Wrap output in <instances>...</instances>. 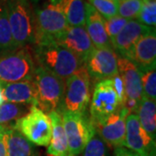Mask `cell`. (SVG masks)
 <instances>
[{
    "instance_id": "cell-24",
    "label": "cell",
    "mask_w": 156,
    "mask_h": 156,
    "mask_svg": "<svg viewBox=\"0 0 156 156\" xmlns=\"http://www.w3.org/2000/svg\"><path fill=\"white\" fill-rule=\"evenodd\" d=\"M17 49L12 38L5 0H0V55Z\"/></svg>"
},
{
    "instance_id": "cell-25",
    "label": "cell",
    "mask_w": 156,
    "mask_h": 156,
    "mask_svg": "<svg viewBox=\"0 0 156 156\" xmlns=\"http://www.w3.org/2000/svg\"><path fill=\"white\" fill-rule=\"evenodd\" d=\"M143 90V96L156 101V70L155 66L150 68H138Z\"/></svg>"
},
{
    "instance_id": "cell-12",
    "label": "cell",
    "mask_w": 156,
    "mask_h": 156,
    "mask_svg": "<svg viewBox=\"0 0 156 156\" xmlns=\"http://www.w3.org/2000/svg\"><path fill=\"white\" fill-rule=\"evenodd\" d=\"M124 147L139 156H155V140L141 127L135 114H129L126 118Z\"/></svg>"
},
{
    "instance_id": "cell-16",
    "label": "cell",
    "mask_w": 156,
    "mask_h": 156,
    "mask_svg": "<svg viewBox=\"0 0 156 156\" xmlns=\"http://www.w3.org/2000/svg\"><path fill=\"white\" fill-rule=\"evenodd\" d=\"M123 57H126L129 61L132 62L137 68H150L155 66V30L142 37Z\"/></svg>"
},
{
    "instance_id": "cell-11",
    "label": "cell",
    "mask_w": 156,
    "mask_h": 156,
    "mask_svg": "<svg viewBox=\"0 0 156 156\" xmlns=\"http://www.w3.org/2000/svg\"><path fill=\"white\" fill-rule=\"evenodd\" d=\"M129 115L128 109L122 107L101 122L92 123L95 133L108 145L120 147H124L126 136V118Z\"/></svg>"
},
{
    "instance_id": "cell-1",
    "label": "cell",
    "mask_w": 156,
    "mask_h": 156,
    "mask_svg": "<svg viewBox=\"0 0 156 156\" xmlns=\"http://www.w3.org/2000/svg\"><path fill=\"white\" fill-rule=\"evenodd\" d=\"M34 56L37 65L66 81L83 63L55 41L35 44Z\"/></svg>"
},
{
    "instance_id": "cell-31",
    "label": "cell",
    "mask_w": 156,
    "mask_h": 156,
    "mask_svg": "<svg viewBox=\"0 0 156 156\" xmlns=\"http://www.w3.org/2000/svg\"><path fill=\"white\" fill-rule=\"evenodd\" d=\"M114 156H139L137 154H135L133 151L129 150L127 147H115Z\"/></svg>"
},
{
    "instance_id": "cell-33",
    "label": "cell",
    "mask_w": 156,
    "mask_h": 156,
    "mask_svg": "<svg viewBox=\"0 0 156 156\" xmlns=\"http://www.w3.org/2000/svg\"><path fill=\"white\" fill-rule=\"evenodd\" d=\"M4 102V99H3V95H2V86H1V83H0V105Z\"/></svg>"
},
{
    "instance_id": "cell-27",
    "label": "cell",
    "mask_w": 156,
    "mask_h": 156,
    "mask_svg": "<svg viewBox=\"0 0 156 156\" xmlns=\"http://www.w3.org/2000/svg\"><path fill=\"white\" fill-rule=\"evenodd\" d=\"M136 18L140 23L155 28L156 0H142V6Z\"/></svg>"
},
{
    "instance_id": "cell-13",
    "label": "cell",
    "mask_w": 156,
    "mask_h": 156,
    "mask_svg": "<svg viewBox=\"0 0 156 156\" xmlns=\"http://www.w3.org/2000/svg\"><path fill=\"white\" fill-rule=\"evenodd\" d=\"M56 43L69 50L83 64L91 51L95 49L85 26H69L67 30L57 38Z\"/></svg>"
},
{
    "instance_id": "cell-26",
    "label": "cell",
    "mask_w": 156,
    "mask_h": 156,
    "mask_svg": "<svg viewBox=\"0 0 156 156\" xmlns=\"http://www.w3.org/2000/svg\"><path fill=\"white\" fill-rule=\"evenodd\" d=\"M117 15L128 20L136 18L142 6V0H117Z\"/></svg>"
},
{
    "instance_id": "cell-2",
    "label": "cell",
    "mask_w": 156,
    "mask_h": 156,
    "mask_svg": "<svg viewBox=\"0 0 156 156\" xmlns=\"http://www.w3.org/2000/svg\"><path fill=\"white\" fill-rule=\"evenodd\" d=\"M12 38L17 48L34 45L36 18L29 0H5Z\"/></svg>"
},
{
    "instance_id": "cell-35",
    "label": "cell",
    "mask_w": 156,
    "mask_h": 156,
    "mask_svg": "<svg viewBox=\"0 0 156 156\" xmlns=\"http://www.w3.org/2000/svg\"><path fill=\"white\" fill-rule=\"evenodd\" d=\"M111 1H114V2H116L117 0H111Z\"/></svg>"
},
{
    "instance_id": "cell-15",
    "label": "cell",
    "mask_w": 156,
    "mask_h": 156,
    "mask_svg": "<svg viewBox=\"0 0 156 156\" xmlns=\"http://www.w3.org/2000/svg\"><path fill=\"white\" fill-rule=\"evenodd\" d=\"M118 74L122 80L127 99L140 102L143 90L138 68L126 57L118 56Z\"/></svg>"
},
{
    "instance_id": "cell-30",
    "label": "cell",
    "mask_w": 156,
    "mask_h": 156,
    "mask_svg": "<svg viewBox=\"0 0 156 156\" xmlns=\"http://www.w3.org/2000/svg\"><path fill=\"white\" fill-rule=\"evenodd\" d=\"M128 21V19H125L118 15L115 17L107 18V19L104 18L105 30L108 35V37L109 38L110 41L122 30Z\"/></svg>"
},
{
    "instance_id": "cell-4",
    "label": "cell",
    "mask_w": 156,
    "mask_h": 156,
    "mask_svg": "<svg viewBox=\"0 0 156 156\" xmlns=\"http://www.w3.org/2000/svg\"><path fill=\"white\" fill-rule=\"evenodd\" d=\"M33 82L37 90V107L47 115L54 110H60L65 81L37 65Z\"/></svg>"
},
{
    "instance_id": "cell-9",
    "label": "cell",
    "mask_w": 156,
    "mask_h": 156,
    "mask_svg": "<svg viewBox=\"0 0 156 156\" xmlns=\"http://www.w3.org/2000/svg\"><path fill=\"white\" fill-rule=\"evenodd\" d=\"M122 107L112 79H105L95 83L90 103L91 122H101Z\"/></svg>"
},
{
    "instance_id": "cell-21",
    "label": "cell",
    "mask_w": 156,
    "mask_h": 156,
    "mask_svg": "<svg viewBox=\"0 0 156 156\" xmlns=\"http://www.w3.org/2000/svg\"><path fill=\"white\" fill-rule=\"evenodd\" d=\"M67 20L69 26H85V3L83 0H53Z\"/></svg>"
},
{
    "instance_id": "cell-32",
    "label": "cell",
    "mask_w": 156,
    "mask_h": 156,
    "mask_svg": "<svg viewBox=\"0 0 156 156\" xmlns=\"http://www.w3.org/2000/svg\"><path fill=\"white\" fill-rule=\"evenodd\" d=\"M0 156H6L5 154V147L4 145V142L0 137Z\"/></svg>"
},
{
    "instance_id": "cell-8",
    "label": "cell",
    "mask_w": 156,
    "mask_h": 156,
    "mask_svg": "<svg viewBox=\"0 0 156 156\" xmlns=\"http://www.w3.org/2000/svg\"><path fill=\"white\" fill-rule=\"evenodd\" d=\"M61 115L69 156L79 155L87 143L95 136V128L90 119H87L84 115L68 111H62Z\"/></svg>"
},
{
    "instance_id": "cell-34",
    "label": "cell",
    "mask_w": 156,
    "mask_h": 156,
    "mask_svg": "<svg viewBox=\"0 0 156 156\" xmlns=\"http://www.w3.org/2000/svg\"><path fill=\"white\" fill-rule=\"evenodd\" d=\"M32 2H38L40 0H31ZM47 1H53V0H47Z\"/></svg>"
},
{
    "instance_id": "cell-5",
    "label": "cell",
    "mask_w": 156,
    "mask_h": 156,
    "mask_svg": "<svg viewBox=\"0 0 156 156\" xmlns=\"http://www.w3.org/2000/svg\"><path fill=\"white\" fill-rule=\"evenodd\" d=\"M34 11L36 18L35 44L50 41L56 42L69 27L64 15L55 3L46 1L43 6L34 8Z\"/></svg>"
},
{
    "instance_id": "cell-3",
    "label": "cell",
    "mask_w": 156,
    "mask_h": 156,
    "mask_svg": "<svg viewBox=\"0 0 156 156\" xmlns=\"http://www.w3.org/2000/svg\"><path fill=\"white\" fill-rule=\"evenodd\" d=\"M37 62L33 47L27 45L0 55V83H13L33 79Z\"/></svg>"
},
{
    "instance_id": "cell-10",
    "label": "cell",
    "mask_w": 156,
    "mask_h": 156,
    "mask_svg": "<svg viewBox=\"0 0 156 156\" xmlns=\"http://www.w3.org/2000/svg\"><path fill=\"white\" fill-rule=\"evenodd\" d=\"M83 65L95 81L111 79L118 74V55L112 48H95Z\"/></svg>"
},
{
    "instance_id": "cell-20",
    "label": "cell",
    "mask_w": 156,
    "mask_h": 156,
    "mask_svg": "<svg viewBox=\"0 0 156 156\" xmlns=\"http://www.w3.org/2000/svg\"><path fill=\"white\" fill-rule=\"evenodd\" d=\"M48 115L51 122L52 134L47 148V154L48 156H69L61 112L54 110L49 113Z\"/></svg>"
},
{
    "instance_id": "cell-18",
    "label": "cell",
    "mask_w": 156,
    "mask_h": 156,
    "mask_svg": "<svg viewBox=\"0 0 156 156\" xmlns=\"http://www.w3.org/2000/svg\"><path fill=\"white\" fill-rule=\"evenodd\" d=\"M85 28L95 48H112L105 30L104 17L89 3H85Z\"/></svg>"
},
{
    "instance_id": "cell-28",
    "label": "cell",
    "mask_w": 156,
    "mask_h": 156,
    "mask_svg": "<svg viewBox=\"0 0 156 156\" xmlns=\"http://www.w3.org/2000/svg\"><path fill=\"white\" fill-rule=\"evenodd\" d=\"M89 4L93 6L105 19L117 16V4L111 0H88Z\"/></svg>"
},
{
    "instance_id": "cell-19",
    "label": "cell",
    "mask_w": 156,
    "mask_h": 156,
    "mask_svg": "<svg viewBox=\"0 0 156 156\" xmlns=\"http://www.w3.org/2000/svg\"><path fill=\"white\" fill-rule=\"evenodd\" d=\"M0 137L5 147L6 156H37L34 144L15 128L0 126Z\"/></svg>"
},
{
    "instance_id": "cell-14",
    "label": "cell",
    "mask_w": 156,
    "mask_h": 156,
    "mask_svg": "<svg viewBox=\"0 0 156 156\" xmlns=\"http://www.w3.org/2000/svg\"><path fill=\"white\" fill-rule=\"evenodd\" d=\"M154 30L155 28L144 25L137 20H128L122 30L110 41L112 48L119 51L120 56H124L142 37Z\"/></svg>"
},
{
    "instance_id": "cell-7",
    "label": "cell",
    "mask_w": 156,
    "mask_h": 156,
    "mask_svg": "<svg viewBox=\"0 0 156 156\" xmlns=\"http://www.w3.org/2000/svg\"><path fill=\"white\" fill-rule=\"evenodd\" d=\"M13 128L19 131L34 145L48 147L50 144L52 134L50 117L37 106L31 107Z\"/></svg>"
},
{
    "instance_id": "cell-6",
    "label": "cell",
    "mask_w": 156,
    "mask_h": 156,
    "mask_svg": "<svg viewBox=\"0 0 156 156\" xmlns=\"http://www.w3.org/2000/svg\"><path fill=\"white\" fill-rule=\"evenodd\" d=\"M90 101V76L84 65L65 81L62 111L85 115Z\"/></svg>"
},
{
    "instance_id": "cell-22",
    "label": "cell",
    "mask_w": 156,
    "mask_h": 156,
    "mask_svg": "<svg viewBox=\"0 0 156 156\" xmlns=\"http://www.w3.org/2000/svg\"><path fill=\"white\" fill-rule=\"evenodd\" d=\"M137 116L141 127L147 134L155 140L156 136V102L142 97L137 109Z\"/></svg>"
},
{
    "instance_id": "cell-23",
    "label": "cell",
    "mask_w": 156,
    "mask_h": 156,
    "mask_svg": "<svg viewBox=\"0 0 156 156\" xmlns=\"http://www.w3.org/2000/svg\"><path fill=\"white\" fill-rule=\"evenodd\" d=\"M32 106L4 101L0 105V126L14 128L18 120L23 117Z\"/></svg>"
},
{
    "instance_id": "cell-17",
    "label": "cell",
    "mask_w": 156,
    "mask_h": 156,
    "mask_svg": "<svg viewBox=\"0 0 156 156\" xmlns=\"http://www.w3.org/2000/svg\"><path fill=\"white\" fill-rule=\"evenodd\" d=\"M4 101L37 106V90L31 80L13 83H1Z\"/></svg>"
},
{
    "instance_id": "cell-29",
    "label": "cell",
    "mask_w": 156,
    "mask_h": 156,
    "mask_svg": "<svg viewBox=\"0 0 156 156\" xmlns=\"http://www.w3.org/2000/svg\"><path fill=\"white\" fill-rule=\"evenodd\" d=\"M81 154L82 156H107L106 144L99 136H94Z\"/></svg>"
}]
</instances>
